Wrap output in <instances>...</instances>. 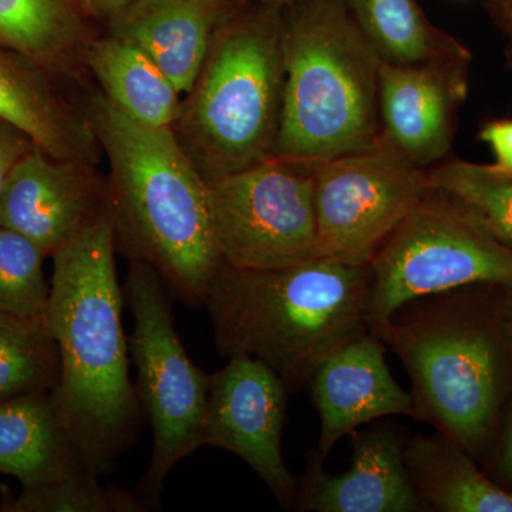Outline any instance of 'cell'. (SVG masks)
Returning <instances> with one entry per match:
<instances>
[{
	"label": "cell",
	"mask_w": 512,
	"mask_h": 512,
	"mask_svg": "<svg viewBox=\"0 0 512 512\" xmlns=\"http://www.w3.org/2000/svg\"><path fill=\"white\" fill-rule=\"evenodd\" d=\"M114 251L106 210L53 252L47 309L60 356L50 394L84 466L100 477L133 446L144 416L128 372Z\"/></svg>",
	"instance_id": "1"
},
{
	"label": "cell",
	"mask_w": 512,
	"mask_h": 512,
	"mask_svg": "<svg viewBox=\"0 0 512 512\" xmlns=\"http://www.w3.org/2000/svg\"><path fill=\"white\" fill-rule=\"evenodd\" d=\"M87 119L109 161L107 214L116 248L153 266L185 305L205 306L222 264L210 184L173 128L137 123L103 94Z\"/></svg>",
	"instance_id": "2"
},
{
	"label": "cell",
	"mask_w": 512,
	"mask_h": 512,
	"mask_svg": "<svg viewBox=\"0 0 512 512\" xmlns=\"http://www.w3.org/2000/svg\"><path fill=\"white\" fill-rule=\"evenodd\" d=\"M372 266L313 258L269 271L221 264L205 306L222 356H251L289 393L335 350L369 332Z\"/></svg>",
	"instance_id": "3"
},
{
	"label": "cell",
	"mask_w": 512,
	"mask_h": 512,
	"mask_svg": "<svg viewBox=\"0 0 512 512\" xmlns=\"http://www.w3.org/2000/svg\"><path fill=\"white\" fill-rule=\"evenodd\" d=\"M285 5L229 6L173 128L208 184L274 156L284 109Z\"/></svg>",
	"instance_id": "4"
},
{
	"label": "cell",
	"mask_w": 512,
	"mask_h": 512,
	"mask_svg": "<svg viewBox=\"0 0 512 512\" xmlns=\"http://www.w3.org/2000/svg\"><path fill=\"white\" fill-rule=\"evenodd\" d=\"M380 64L345 0L285 5L284 109L274 156L320 163L373 150Z\"/></svg>",
	"instance_id": "5"
},
{
	"label": "cell",
	"mask_w": 512,
	"mask_h": 512,
	"mask_svg": "<svg viewBox=\"0 0 512 512\" xmlns=\"http://www.w3.org/2000/svg\"><path fill=\"white\" fill-rule=\"evenodd\" d=\"M412 379L417 419L471 456L490 443L508 389L512 339L494 318L451 292L404 305L377 335Z\"/></svg>",
	"instance_id": "6"
},
{
	"label": "cell",
	"mask_w": 512,
	"mask_h": 512,
	"mask_svg": "<svg viewBox=\"0 0 512 512\" xmlns=\"http://www.w3.org/2000/svg\"><path fill=\"white\" fill-rule=\"evenodd\" d=\"M124 296L134 319L128 350L137 367L138 400L154 436L150 466L136 493L147 507L160 503L165 478L175 464L202 446L211 376L188 356L153 266L131 261Z\"/></svg>",
	"instance_id": "7"
},
{
	"label": "cell",
	"mask_w": 512,
	"mask_h": 512,
	"mask_svg": "<svg viewBox=\"0 0 512 512\" xmlns=\"http://www.w3.org/2000/svg\"><path fill=\"white\" fill-rule=\"evenodd\" d=\"M370 266L367 323L375 336L417 299L473 285L512 286V248L434 191L387 238Z\"/></svg>",
	"instance_id": "8"
},
{
	"label": "cell",
	"mask_w": 512,
	"mask_h": 512,
	"mask_svg": "<svg viewBox=\"0 0 512 512\" xmlns=\"http://www.w3.org/2000/svg\"><path fill=\"white\" fill-rule=\"evenodd\" d=\"M315 165L272 156L210 184L222 264L269 271L315 258Z\"/></svg>",
	"instance_id": "9"
},
{
	"label": "cell",
	"mask_w": 512,
	"mask_h": 512,
	"mask_svg": "<svg viewBox=\"0 0 512 512\" xmlns=\"http://www.w3.org/2000/svg\"><path fill=\"white\" fill-rule=\"evenodd\" d=\"M429 173L370 150L315 165V258L370 265L430 194Z\"/></svg>",
	"instance_id": "10"
},
{
	"label": "cell",
	"mask_w": 512,
	"mask_h": 512,
	"mask_svg": "<svg viewBox=\"0 0 512 512\" xmlns=\"http://www.w3.org/2000/svg\"><path fill=\"white\" fill-rule=\"evenodd\" d=\"M288 389L271 367L251 356L229 357L211 376L202 446L222 448L254 468L282 505L299 497L282 456Z\"/></svg>",
	"instance_id": "11"
},
{
	"label": "cell",
	"mask_w": 512,
	"mask_h": 512,
	"mask_svg": "<svg viewBox=\"0 0 512 512\" xmlns=\"http://www.w3.org/2000/svg\"><path fill=\"white\" fill-rule=\"evenodd\" d=\"M470 64H380L379 134L373 150L429 170L453 146Z\"/></svg>",
	"instance_id": "12"
},
{
	"label": "cell",
	"mask_w": 512,
	"mask_h": 512,
	"mask_svg": "<svg viewBox=\"0 0 512 512\" xmlns=\"http://www.w3.org/2000/svg\"><path fill=\"white\" fill-rule=\"evenodd\" d=\"M107 210V188L82 161L56 160L35 147L10 171L0 195V227L52 256Z\"/></svg>",
	"instance_id": "13"
},
{
	"label": "cell",
	"mask_w": 512,
	"mask_h": 512,
	"mask_svg": "<svg viewBox=\"0 0 512 512\" xmlns=\"http://www.w3.org/2000/svg\"><path fill=\"white\" fill-rule=\"evenodd\" d=\"M383 340L367 332L335 350L313 375L312 396L320 419L319 461L340 439L386 416L416 417L386 363Z\"/></svg>",
	"instance_id": "14"
},
{
	"label": "cell",
	"mask_w": 512,
	"mask_h": 512,
	"mask_svg": "<svg viewBox=\"0 0 512 512\" xmlns=\"http://www.w3.org/2000/svg\"><path fill=\"white\" fill-rule=\"evenodd\" d=\"M352 464L328 476L318 460L299 493V510L316 512L424 511L404 460L403 437L389 427L353 431Z\"/></svg>",
	"instance_id": "15"
},
{
	"label": "cell",
	"mask_w": 512,
	"mask_h": 512,
	"mask_svg": "<svg viewBox=\"0 0 512 512\" xmlns=\"http://www.w3.org/2000/svg\"><path fill=\"white\" fill-rule=\"evenodd\" d=\"M224 0H131L110 18V35L138 47L185 96L197 79Z\"/></svg>",
	"instance_id": "16"
},
{
	"label": "cell",
	"mask_w": 512,
	"mask_h": 512,
	"mask_svg": "<svg viewBox=\"0 0 512 512\" xmlns=\"http://www.w3.org/2000/svg\"><path fill=\"white\" fill-rule=\"evenodd\" d=\"M0 119L19 128L47 156L93 163L97 138L89 119L80 117L57 96L40 64L3 45Z\"/></svg>",
	"instance_id": "17"
},
{
	"label": "cell",
	"mask_w": 512,
	"mask_h": 512,
	"mask_svg": "<svg viewBox=\"0 0 512 512\" xmlns=\"http://www.w3.org/2000/svg\"><path fill=\"white\" fill-rule=\"evenodd\" d=\"M83 470L87 468L64 429L50 392L0 403V474L29 487Z\"/></svg>",
	"instance_id": "18"
},
{
	"label": "cell",
	"mask_w": 512,
	"mask_h": 512,
	"mask_svg": "<svg viewBox=\"0 0 512 512\" xmlns=\"http://www.w3.org/2000/svg\"><path fill=\"white\" fill-rule=\"evenodd\" d=\"M404 460L424 511L512 512V493L484 476L471 454L446 436L406 443Z\"/></svg>",
	"instance_id": "19"
},
{
	"label": "cell",
	"mask_w": 512,
	"mask_h": 512,
	"mask_svg": "<svg viewBox=\"0 0 512 512\" xmlns=\"http://www.w3.org/2000/svg\"><path fill=\"white\" fill-rule=\"evenodd\" d=\"M84 59L103 96L131 120L150 127H173L183 96L153 60L119 37L87 45Z\"/></svg>",
	"instance_id": "20"
},
{
	"label": "cell",
	"mask_w": 512,
	"mask_h": 512,
	"mask_svg": "<svg viewBox=\"0 0 512 512\" xmlns=\"http://www.w3.org/2000/svg\"><path fill=\"white\" fill-rule=\"evenodd\" d=\"M350 15L384 62L470 64L456 37L436 28L417 0H345Z\"/></svg>",
	"instance_id": "21"
},
{
	"label": "cell",
	"mask_w": 512,
	"mask_h": 512,
	"mask_svg": "<svg viewBox=\"0 0 512 512\" xmlns=\"http://www.w3.org/2000/svg\"><path fill=\"white\" fill-rule=\"evenodd\" d=\"M0 45L45 70L69 69L87 49L82 19L70 0H0Z\"/></svg>",
	"instance_id": "22"
},
{
	"label": "cell",
	"mask_w": 512,
	"mask_h": 512,
	"mask_svg": "<svg viewBox=\"0 0 512 512\" xmlns=\"http://www.w3.org/2000/svg\"><path fill=\"white\" fill-rule=\"evenodd\" d=\"M431 191L512 248V170L451 160L429 168Z\"/></svg>",
	"instance_id": "23"
},
{
	"label": "cell",
	"mask_w": 512,
	"mask_h": 512,
	"mask_svg": "<svg viewBox=\"0 0 512 512\" xmlns=\"http://www.w3.org/2000/svg\"><path fill=\"white\" fill-rule=\"evenodd\" d=\"M60 376L59 349L46 318L0 312V403L52 392Z\"/></svg>",
	"instance_id": "24"
},
{
	"label": "cell",
	"mask_w": 512,
	"mask_h": 512,
	"mask_svg": "<svg viewBox=\"0 0 512 512\" xmlns=\"http://www.w3.org/2000/svg\"><path fill=\"white\" fill-rule=\"evenodd\" d=\"M100 476L83 470L49 483L22 487L16 497L3 495L5 512H138L144 511L136 494L99 483Z\"/></svg>",
	"instance_id": "25"
},
{
	"label": "cell",
	"mask_w": 512,
	"mask_h": 512,
	"mask_svg": "<svg viewBox=\"0 0 512 512\" xmlns=\"http://www.w3.org/2000/svg\"><path fill=\"white\" fill-rule=\"evenodd\" d=\"M35 242L13 229L0 227V312L19 318H46L50 285Z\"/></svg>",
	"instance_id": "26"
},
{
	"label": "cell",
	"mask_w": 512,
	"mask_h": 512,
	"mask_svg": "<svg viewBox=\"0 0 512 512\" xmlns=\"http://www.w3.org/2000/svg\"><path fill=\"white\" fill-rule=\"evenodd\" d=\"M35 147L33 141L19 128L0 119V195L12 168Z\"/></svg>",
	"instance_id": "27"
},
{
	"label": "cell",
	"mask_w": 512,
	"mask_h": 512,
	"mask_svg": "<svg viewBox=\"0 0 512 512\" xmlns=\"http://www.w3.org/2000/svg\"><path fill=\"white\" fill-rule=\"evenodd\" d=\"M481 140L493 150L497 165L512 170V120H493L481 128Z\"/></svg>",
	"instance_id": "28"
},
{
	"label": "cell",
	"mask_w": 512,
	"mask_h": 512,
	"mask_svg": "<svg viewBox=\"0 0 512 512\" xmlns=\"http://www.w3.org/2000/svg\"><path fill=\"white\" fill-rule=\"evenodd\" d=\"M497 473L501 481L512 488V403L498 440Z\"/></svg>",
	"instance_id": "29"
},
{
	"label": "cell",
	"mask_w": 512,
	"mask_h": 512,
	"mask_svg": "<svg viewBox=\"0 0 512 512\" xmlns=\"http://www.w3.org/2000/svg\"><path fill=\"white\" fill-rule=\"evenodd\" d=\"M487 10L495 25L512 42V0H488Z\"/></svg>",
	"instance_id": "30"
},
{
	"label": "cell",
	"mask_w": 512,
	"mask_h": 512,
	"mask_svg": "<svg viewBox=\"0 0 512 512\" xmlns=\"http://www.w3.org/2000/svg\"><path fill=\"white\" fill-rule=\"evenodd\" d=\"M76 8L86 10L97 16H107L111 18L114 13L119 12L131 0H70Z\"/></svg>",
	"instance_id": "31"
},
{
	"label": "cell",
	"mask_w": 512,
	"mask_h": 512,
	"mask_svg": "<svg viewBox=\"0 0 512 512\" xmlns=\"http://www.w3.org/2000/svg\"><path fill=\"white\" fill-rule=\"evenodd\" d=\"M505 289L508 291L507 295H505V298L501 301L498 308H500L501 318H503L505 328H507L512 339V286H507Z\"/></svg>",
	"instance_id": "32"
},
{
	"label": "cell",
	"mask_w": 512,
	"mask_h": 512,
	"mask_svg": "<svg viewBox=\"0 0 512 512\" xmlns=\"http://www.w3.org/2000/svg\"><path fill=\"white\" fill-rule=\"evenodd\" d=\"M225 3L229 6H238V5H247V3L254 2H271V3H279V5H288L292 0H224Z\"/></svg>",
	"instance_id": "33"
}]
</instances>
